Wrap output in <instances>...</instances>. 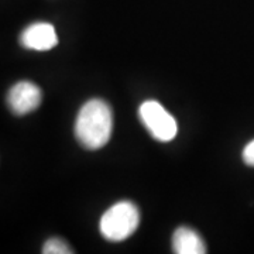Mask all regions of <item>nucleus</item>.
<instances>
[{
    "label": "nucleus",
    "instance_id": "nucleus-3",
    "mask_svg": "<svg viewBox=\"0 0 254 254\" xmlns=\"http://www.w3.org/2000/svg\"><path fill=\"white\" fill-rule=\"evenodd\" d=\"M138 116L148 133L158 141L168 143L174 140L178 133L177 120L157 100H145L144 103H141Z\"/></svg>",
    "mask_w": 254,
    "mask_h": 254
},
{
    "label": "nucleus",
    "instance_id": "nucleus-7",
    "mask_svg": "<svg viewBox=\"0 0 254 254\" xmlns=\"http://www.w3.org/2000/svg\"><path fill=\"white\" fill-rule=\"evenodd\" d=\"M43 253L44 254H71L73 253L71 247L66 245L61 239H50L47 240L46 245L43 247Z\"/></svg>",
    "mask_w": 254,
    "mask_h": 254
},
{
    "label": "nucleus",
    "instance_id": "nucleus-8",
    "mask_svg": "<svg viewBox=\"0 0 254 254\" xmlns=\"http://www.w3.org/2000/svg\"><path fill=\"white\" fill-rule=\"evenodd\" d=\"M243 161L249 167H254V140H252L243 150Z\"/></svg>",
    "mask_w": 254,
    "mask_h": 254
},
{
    "label": "nucleus",
    "instance_id": "nucleus-6",
    "mask_svg": "<svg viewBox=\"0 0 254 254\" xmlns=\"http://www.w3.org/2000/svg\"><path fill=\"white\" fill-rule=\"evenodd\" d=\"M173 250L177 254H205L206 246L200 236L190 227H178L173 237Z\"/></svg>",
    "mask_w": 254,
    "mask_h": 254
},
{
    "label": "nucleus",
    "instance_id": "nucleus-5",
    "mask_svg": "<svg viewBox=\"0 0 254 254\" xmlns=\"http://www.w3.org/2000/svg\"><path fill=\"white\" fill-rule=\"evenodd\" d=\"M21 46L28 50L48 51L58 44L55 28L50 23H34L28 26L20 36Z\"/></svg>",
    "mask_w": 254,
    "mask_h": 254
},
{
    "label": "nucleus",
    "instance_id": "nucleus-2",
    "mask_svg": "<svg viewBox=\"0 0 254 254\" xmlns=\"http://www.w3.org/2000/svg\"><path fill=\"white\" fill-rule=\"evenodd\" d=\"M140 212L133 202L122 200L110 206L100 219L102 236L110 242H122L130 237L138 227Z\"/></svg>",
    "mask_w": 254,
    "mask_h": 254
},
{
    "label": "nucleus",
    "instance_id": "nucleus-1",
    "mask_svg": "<svg viewBox=\"0 0 254 254\" xmlns=\"http://www.w3.org/2000/svg\"><path fill=\"white\" fill-rule=\"evenodd\" d=\"M113 128L110 106L100 99L88 100L79 110L75 122V136L85 148L98 150L108 144Z\"/></svg>",
    "mask_w": 254,
    "mask_h": 254
},
{
    "label": "nucleus",
    "instance_id": "nucleus-4",
    "mask_svg": "<svg viewBox=\"0 0 254 254\" xmlns=\"http://www.w3.org/2000/svg\"><path fill=\"white\" fill-rule=\"evenodd\" d=\"M41 89L36 83L21 81L11 86L7 93V105L14 115H27L41 105Z\"/></svg>",
    "mask_w": 254,
    "mask_h": 254
}]
</instances>
